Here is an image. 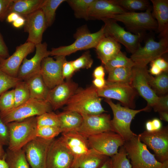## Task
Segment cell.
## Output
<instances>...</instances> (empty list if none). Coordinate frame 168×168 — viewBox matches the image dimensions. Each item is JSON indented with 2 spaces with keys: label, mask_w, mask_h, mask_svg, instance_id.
Masks as SVG:
<instances>
[{
  "label": "cell",
  "mask_w": 168,
  "mask_h": 168,
  "mask_svg": "<svg viewBox=\"0 0 168 168\" xmlns=\"http://www.w3.org/2000/svg\"><path fill=\"white\" fill-rule=\"evenodd\" d=\"M93 85L84 89H78L64 108V111L76 112L81 115L98 114L106 112L103 107L102 99Z\"/></svg>",
  "instance_id": "cell-1"
},
{
  "label": "cell",
  "mask_w": 168,
  "mask_h": 168,
  "mask_svg": "<svg viewBox=\"0 0 168 168\" xmlns=\"http://www.w3.org/2000/svg\"><path fill=\"white\" fill-rule=\"evenodd\" d=\"M105 35L103 26L98 31L91 33L86 26H82L77 29L74 37V42L67 46L54 48L50 51V56H63L66 57L78 51L95 48Z\"/></svg>",
  "instance_id": "cell-2"
},
{
  "label": "cell",
  "mask_w": 168,
  "mask_h": 168,
  "mask_svg": "<svg viewBox=\"0 0 168 168\" xmlns=\"http://www.w3.org/2000/svg\"><path fill=\"white\" fill-rule=\"evenodd\" d=\"M106 102L111 108L113 114L111 124L114 132L120 135L125 141L128 140L136 135L130 129L133 119L136 114L142 111H149L151 108L146 106L138 110H135L115 104L111 99H105Z\"/></svg>",
  "instance_id": "cell-3"
},
{
  "label": "cell",
  "mask_w": 168,
  "mask_h": 168,
  "mask_svg": "<svg viewBox=\"0 0 168 168\" xmlns=\"http://www.w3.org/2000/svg\"><path fill=\"white\" fill-rule=\"evenodd\" d=\"M9 133L8 148L16 151L22 148L36 137V116L7 124Z\"/></svg>",
  "instance_id": "cell-4"
},
{
  "label": "cell",
  "mask_w": 168,
  "mask_h": 168,
  "mask_svg": "<svg viewBox=\"0 0 168 168\" xmlns=\"http://www.w3.org/2000/svg\"><path fill=\"white\" fill-rule=\"evenodd\" d=\"M123 146L130 159L132 168H161L162 163L149 151L138 135L125 141Z\"/></svg>",
  "instance_id": "cell-5"
},
{
  "label": "cell",
  "mask_w": 168,
  "mask_h": 168,
  "mask_svg": "<svg viewBox=\"0 0 168 168\" xmlns=\"http://www.w3.org/2000/svg\"><path fill=\"white\" fill-rule=\"evenodd\" d=\"M152 10L151 6L144 12L127 11L110 18L123 23L128 30L135 34H143L147 30L157 29V23L152 14Z\"/></svg>",
  "instance_id": "cell-6"
},
{
  "label": "cell",
  "mask_w": 168,
  "mask_h": 168,
  "mask_svg": "<svg viewBox=\"0 0 168 168\" xmlns=\"http://www.w3.org/2000/svg\"><path fill=\"white\" fill-rule=\"evenodd\" d=\"M52 107L46 100L30 99L25 103L4 113L0 114L4 123L19 121L52 111Z\"/></svg>",
  "instance_id": "cell-7"
},
{
  "label": "cell",
  "mask_w": 168,
  "mask_h": 168,
  "mask_svg": "<svg viewBox=\"0 0 168 168\" xmlns=\"http://www.w3.org/2000/svg\"><path fill=\"white\" fill-rule=\"evenodd\" d=\"M168 52V36L161 38L158 42L151 38L147 40L143 47L140 45L132 54L130 58L136 64L146 66Z\"/></svg>",
  "instance_id": "cell-8"
},
{
  "label": "cell",
  "mask_w": 168,
  "mask_h": 168,
  "mask_svg": "<svg viewBox=\"0 0 168 168\" xmlns=\"http://www.w3.org/2000/svg\"><path fill=\"white\" fill-rule=\"evenodd\" d=\"M101 20L105 23L103 26L105 35L110 36L122 44L132 54L141 45L143 34H133L125 30L112 18H106Z\"/></svg>",
  "instance_id": "cell-9"
},
{
  "label": "cell",
  "mask_w": 168,
  "mask_h": 168,
  "mask_svg": "<svg viewBox=\"0 0 168 168\" xmlns=\"http://www.w3.org/2000/svg\"><path fill=\"white\" fill-rule=\"evenodd\" d=\"M87 140L90 148L111 157L117 153L118 149L124 145L125 141L120 135L112 131L89 136Z\"/></svg>",
  "instance_id": "cell-10"
},
{
  "label": "cell",
  "mask_w": 168,
  "mask_h": 168,
  "mask_svg": "<svg viewBox=\"0 0 168 168\" xmlns=\"http://www.w3.org/2000/svg\"><path fill=\"white\" fill-rule=\"evenodd\" d=\"M97 93L100 97L117 100L124 107L134 109L135 107L134 99L138 93L130 84L106 81L103 88L97 89Z\"/></svg>",
  "instance_id": "cell-11"
},
{
  "label": "cell",
  "mask_w": 168,
  "mask_h": 168,
  "mask_svg": "<svg viewBox=\"0 0 168 168\" xmlns=\"http://www.w3.org/2000/svg\"><path fill=\"white\" fill-rule=\"evenodd\" d=\"M138 135L140 141L154 151L157 161L162 163L168 160L167 126L152 132L145 131Z\"/></svg>",
  "instance_id": "cell-12"
},
{
  "label": "cell",
  "mask_w": 168,
  "mask_h": 168,
  "mask_svg": "<svg viewBox=\"0 0 168 168\" xmlns=\"http://www.w3.org/2000/svg\"><path fill=\"white\" fill-rule=\"evenodd\" d=\"M74 156L61 137L54 139L48 152L46 168H71Z\"/></svg>",
  "instance_id": "cell-13"
},
{
  "label": "cell",
  "mask_w": 168,
  "mask_h": 168,
  "mask_svg": "<svg viewBox=\"0 0 168 168\" xmlns=\"http://www.w3.org/2000/svg\"><path fill=\"white\" fill-rule=\"evenodd\" d=\"M54 139L47 140L37 137L22 148L31 168H46L48 149Z\"/></svg>",
  "instance_id": "cell-14"
},
{
  "label": "cell",
  "mask_w": 168,
  "mask_h": 168,
  "mask_svg": "<svg viewBox=\"0 0 168 168\" xmlns=\"http://www.w3.org/2000/svg\"><path fill=\"white\" fill-rule=\"evenodd\" d=\"M132 69L133 77L130 85L146 100L147 102V106L151 109L156 102L159 96L149 85L150 74L147 66L135 64Z\"/></svg>",
  "instance_id": "cell-15"
},
{
  "label": "cell",
  "mask_w": 168,
  "mask_h": 168,
  "mask_svg": "<svg viewBox=\"0 0 168 168\" xmlns=\"http://www.w3.org/2000/svg\"><path fill=\"white\" fill-rule=\"evenodd\" d=\"M53 58L47 57L42 60L40 74L48 88L51 89L64 82L62 73V66L66 60L63 56H55Z\"/></svg>",
  "instance_id": "cell-16"
},
{
  "label": "cell",
  "mask_w": 168,
  "mask_h": 168,
  "mask_svg": "<svg viewBox=\"0 0 168 168\" xmlns=\"http://www.w3.org/2000/svg\"><path fill=\"white\" fill-rule=\"evenodd\" d=\"M83 121L77 132L86 138L103 132L113 131L110 114L103 113L98 114L82 115Z\"/></svg>",
  "instance_id": "cell-17"
},
{
  "label": "cell",
  "mask_w": 168,
  "mask_h": 168,
  "mask_svg": "<svg viewBox=\"0 0 168 168\" xmlns=\"http://www.w3.org/2000/svg\"><path fill=\"white\" fill-rule=\"evenodd\" d=\"M35 52L30 59L26 58L23 60L18 72L17 77L22 81L40 73L41 63L43 59L50 56L45 42L35 45Z\"/></svg>",
  "instance_id": "cell-18"
},
{
  "label": "cell",
  "mask_w": 168,
  "mask_h": 168,
  "mask_svg": "<svg viewBox=\"0 0 168 168\" xmlns=\"http://www.w3.org/2000/svg\"><path fill=\"white\" fill-rule=\"evenodd\" d=\"M35 49V44L27 41L17 46L11 56L0 59V70L12 77H17L18 71L23 60Z\"/></svg>",
  "instance_id": "cell-19"
},
{
  "label": "cell",
  "mask_w": 168,
  "mask_h": 168,
  "mask_svg": "<svg viewBox=\"0 0 168 168\" xmlns=\"http://www.w3.org/2000/svg\"><path fill=\"white\" fill-rule=\"evenodd\" d=\"M61 138L74 156L72 168H75L78 162L91 151L87 138L77 132L62 133Z\"/></svg>",
  "instance_id": "cell-20"
},
{
  "label": "cell",
  "mask_w": 168,
  "mask_h": 168,
  "mask_svg": "<svg viewBox=\"0 0 168 168\" xmlns=\"http://www.w3.org/2000/svg\"><path fill=\"white\" fill-rule=\"evenodd\" d=\"M24 18V30L28 34L26 41L35 45L41 43L43 33L47 28L42 11L39 9Z\"/></svg>",
  "instance_id": "cell-21"
},
{
  "label": "cell",
  "mask_w": 168,
  "mask_h": 168,
  "mask_svg": "<svg viewBox=\"0 0 168 168\" xmlns=\"http://www.w3.org/2000/svg\"><path fill=\"white\" fill-rule=\"evenodd\" d=\"M78 89L77 84L70 80H67L49 90L46 101L52 110H57L66 105Z\"/></svg>",
  "instance_id": "cell-22"
},
{
  "label": "cell",
  "mask_w": 168,
  "mask_h": 168,
  "mask_svg": "<svg viewBox=\"0 0 168 168\" xmlns=\"http://www.w3.org/2000/svg\"><path fill=\"white\" fill-rule=\"evenodd\" d=\"M128 11L114 3L112 0H94L88 13L89 20H102Z\"/></svg>",
  "instance_id": "cell-23"
},
{
  "label": "cell",
  "mask_w": 168,
  "mask_h": 168,
  "mask_svg": "<svg viewBox=\"0 0 168 168\" xmlns=\"http://www.w3.org/2000/svg\"><path fill=\"white\" fill-rule=\"evenodd\" d=\"M152 14L157 24V30L161 38L168 36V0H151Z\"/></svg>",
  "instance_id": "cell-24"
},
{
  "label": "cell",
  "mask_w": 168,
  "mask_h": 168,
  "mask_svg": "<svg viewBox=\"0 0 168 168\" xmlns=\"http://www.w3.org/2000/svg\"><path fill=\"white\" fill-rule=\"evenodd\" d=\"M98 58L105 65L120 51V44L112 37L105 35L95 47Z\"/></svg>",
  "instance_id": "cell-25"
},
{
  "label": "cell",
  "mask_w": 168,
  "mask_h": 168,
  "mask_svg": "<svg viewBox=\"0 0 168 168\" xmlns=\"http://www.w3.org/2000/svg\"><path fill=\"white\" fill-rule=\"evenodd\" d=\"M58 115L62 133L77 131L83 121L82 116L74 111H63Z\"/></svg>",
  "instance_id": "cell-26"
},
{
  "label": "cell",
  "mask_w": 168,
  "mask_h": 168,
  "mask_svg": "<svg viewBox=\"0 0 168 168\" xmlns=\"http://www.w3.org/2000/svg\"><path fill=\"white\" fill-rule=\"evenodd\" d=\"M25 81L27 82L28 86L30 99L46 100L49 89L45 84L40 73Z\"/></svg>",
  "instance_id": "cell-27"
},
{
  "label": "cell",
  "mask_w": 168,
  "mask_h": 168,
  "mask_svg": "<svg viewBox=\"0 0 168 168\" xmlns=\"http://www.w3.org/2000/svg\"><path fill=\"white\" fill-rule=\"evenodd\" d=\"M43 1L44 0H13L10 9L9 13L15 12L24 17L40 9Z\"/></svg>",
  "instance_id": "cell-28"
},
{
  "label": "cell",
  "mask_w": 168,
  "mask_h": 168,
  "mask_svg": "<svg viewBox=\"0 0 168 168\" xmlns=\"http://www.w3.org/2000/svg\"><path fill=\"white\" fill-rule=\"evenodd\" d=\"M109 158L91 148L89 153L78 162L75 168H99Z\"/></svg>",
  "instance_id": "cell-29"
},
{
  "label": "cell",
  "mask_w": 168,
  "mask_h": 168,
  "mask_svg": "<svg viewBox=\"0 0 168 168\" xmlns=\"http://www.w3.org/2000/svg\"><path fill=\"white\" fill-rule=\"evenodd\" d=\"M108 73L107 82L131 85L133 77L132 67L116 68Z\"/></svg>",
  "instance_id": "cell-30"
},
{
  "label": "cell",
  "mask_w": 168,
  "mask_h": 168,
  "mask_svg": "<svg viewBox=\"0 0 168 168\" xmlns=\"http://www.w3.org/2000/svg\"><path fill=\"white\" fill-rule=\"evenodd\" d=\"M4 159L8 168H30L25 153L22 148L16 151L7 149Z\"/></svg>",
  "instance_id": "cell-31"
},
{
  "label": "cell",
  "mask_w": 168,
  "mask_h": 168,
  "mask_svg": "<svg viewBox=\"0 0 168 168\" xmlns=\"http://www.w3.org/2000/svg\"><path fill=\"white\" fill-rule=\"evenodd\" d=\"M149 83L151 88L157 96L160 95L161 96L166 95L168 91V72H163L155 77L150 74Z\"/></svg>",
  "instance_id": "cell-32"
},
{
  "label": "cell",
  "mask_w": 168,
  "mask_h": 168,
  "mask_svg": "<svg viewBox=\"0 0 168 168\" xmlns=\"http://www.w3.org/2000/svg\"><path fill=\"white\" fill-rule=\"evenodd\" d=\"M66 0H44L40 9L44 15L47 28L51 26L54 22L58 7Z\"/></svg>",
  "instance_id": "cell-33"
},
{
  "label": "cell",
  "mask_w": 168,
  "mask_h": 168,
  "mask_svg": "<svg viewBox=\"0 0 168 168\" xmlns=\"http://www.w3.org/2000/svg\"><path fill=\"white\" fill-rule=\"evenodd\" d=\"M94 0H67L77 18L89 20L88 13L91 6Z\"/></svg>",
  "instance_id": "cell-34"
},
{
  "label": "cell",
  "mask_w": 168,
  "mask_h": 168,
  "mask_svg": "<svg viewBox=\"0 0 168 168\" xmlns=\"http://www.w3.org/2000/svg\"><path fill=\"white\" fill-rule=\"evenodd\" d=\"M113 2L128 11L146 10L150 6L147 0H112Z\"/></svg>",
  "instance_id": "cell-35"
},
{
  "label": "cell",
  "mask_w": 168,
  "mask_h": 168,
  "mask_svg": "<svg viewBox=\"0 0 168 168\" xmlns=\"http://www.w3.org/2000/svg\"><path fill=\"white\" fill-rule=\"evenodd\" d=\"M136 64L121 51L105 65V68L108 72L114 68L120 67H133Z\"/></svg>",
  "instance_id": "cell-36"
},
{
  "label": "cell",
  "mask_w": 168,
  "mask_h": 168,
  "mask_svg": "<svg viewBox=\"0 0 168 168\" xmlns=\"http://www.w3.org/2000/svg\"><path fill=\"white\" fill-rule=\"evenodd\" d=\"M14 90L15 100L14 108L25 103L30 99L29 90L26 81H21L18 82Z\"/></svg>",
  "instance_id": "cell-37"
},
{
  "label": "cell",
  "mask_w": 168,
  "mask_h": 168,
  "mask_svg": "<svg viewBox=\"0 0 168 168\" xmlns=\"http://www.w3.org/2000/svg\"><path fill=\"white\" fill-rule=\"evenodd\" d=\"M127 155L124 146L120 147L117 153L110 158L112 168H132L131 164L127 158Z\"/></svg>",
  "instance_id": "cell-38"
},
{
  "label": "cell",
  "mask_w": 168,
  "mask_h": 168,
  "mask_svg": "<svg viewBox=\"0 0 168 168\" xmlns=\"http://www.w3.org/2000/svg\"><path fill=\"white\" fill-rule=\"evenodd\" d=\"M37 126H49L59 127L58 114L50 111L36 116Z\"/></svg>",
  "instance_id": "cell-39"
},
{
  "label": "cell",
  "mask_w": 168,
  "mask_h": 168,
  "mask_svg": "<svg viewBox=\"0 0 168 168\" xmlns=\"http://www.w3.org/2000/svg\"><path fill=\"white\" fill-rule=\"evenodd\" d=\"M22 81L18 77H12L0 70V96Z\"/></svg>",
  "instance_id": "cell-40"
},
{
  "label": "cell",
  "mask_w": 168,
  "mask_h": 168,
  "mask_svg": "<svg viewBox=\"0 0 168 168\" xmlns=\"http://www.w3.org/2000/svg\"><path fill=\"white\" fill-rule=\"evenodd\" d=\"M14 105V89L4 92L0 96V114L12 109Z\"/></svg>",
  "instance_id": "cell-41"
},
{
  "label": "cell",
  "mask_w": 168,
  "mask_h": 168,
  "mask_svg": "<svg viewBox=\"0 0 168 168\" xmlns=\"http://www.w3.org/2000/svg\"><path fill=\"white\" fill-rule=\"evenodd\" d=\"M61 133L59 127L37 126L36 137L47 140H52Z\"/></svg>",
  "instance_id": "cell-42"
},
{
  "label": "cell",
  "mask_w": 168,
  "mask_h": 168,
  "mask_svg": "<svg viewBox=\"0 0 168 168\" xmlns=\"http://www.w3.org/2000/svg\"><path fill=\"white\" fill-rule=\"evenodd\" d=\"M71 61L75 72L81 69L90 68L93 62L89 51L85 52L79 57Z\"/></svg>",
  "instance_id": "cell-43"
},
{
  "label": "cell",
  "mask_w": 168,
  "mask_h": 168,
  "mask_svg": "<svg viewBox=\"0 0 168 168\" xmlns=\"http://www.w3.org/2000/svg\"><path fill=\"white\" fill-rule=\"evenodd\" d=\"M9 133L8 126L2 120L0 116V144L8 146Z\"/></svg>",
  "instance_id": "cell-44"
},
{
  "label": "cell",
  "mask_w": 168,
  "mask_h": 168,
  "mask_svg": "<svg viewBox=\"0 0 168 168\" xmlns=\"http://www.w3.org/2000/svg\"><path fill=\"white\" fill-rule=\"evenodd\" d=\"M152 108L155 112L168 111V95L159 96L156 102Z\"/></svg>",
  "instance_id": "cell-45"
},
{
  "label": "cell",
  "mask_w": 168,
  "mask_h": 168,
  "mask_svg": "<svg viewBox=\"0 0 168 168\" xmlns=\"http://www.w3.org/2000/svg\"><path fill=\"white\" fill-rule=\"evenodd\" d=\"M13 0H0V21L6 18L9 13L10 7Z\"/></svg>",
  "instance_id": "cell-46"
},
{
  "label": "cell",
  "mask_w": 168,
  "mask_h": 168,
  "mask_svg": "<svg viewBox=\"0 0 168 168\" xmlns=\"http://www.w3.org/2000/svg\"><path fill=\"white\" fill-rule=\"evenodd\" d=\"M75 72L72 61L66 60L62 66V73L63 79L70 80Z\"/></svg>",
  "instance_id": "cell-47"
},
{
  "label": "cell",
  "mask_w": 168,
  "mask_h": 168,
  "mask_svg": "<svg viewBox=\"0 0 168 168\" xmlns=\"http://www.w3.org/2000/svg\"><path fill=\"white\" fill-rule=\"evenodd\" d=\"M9 56L8 48L0 33V59L6 58Z\"/></svg>",
  "instance_id": "cell-48"
},
{
  "label": "cell",
  "mask_w": 168,
  "mask_h": 168,
  "mask_svg": "<svg viewBox=\"0 0 168 168\" xmlns=\"http://www.w3.org/2000/svg\"><path fill=\"white\" fill-rule=\"evenodd\" d=\"M151 62L158 66L162 72H168V63L163 58L160 57Z\"/></svg>",
  "instance_id": "cell-49"
},
{
  "label": "cell",
  "mask_w": 168,
  "mask_h": 168,
  "mask_svg": "<svg viewBox=\"0 0 168 168\" xmlns=\"http://www.w3.org/2000/svg\"><path fill=\"white\" fill-rule=\"evenodd\" d=\"M105 74V68L101 65L96 68L93 73L94 78H104Z\"/></svg>",
  "instance_id": "cell-50"
},
{
  "label": "cell",
  "mask_w": 168,
  "mask_h": 168,
  "mask_svg": "<svg viewBox=\"0 0 168 168\" xmlns=\"http://www.w3.org/2000/svg\"><path fill=\"white\" fill-rule=\"evenodd\" d=\"M93 85L97 89H101L103 88L106 84V81L104 78H94L92 81Z\"/></svg>",
  "instance_id": "cell-51"
},
{
  "label": "cell",
  "mask_w": 168,
  "mask_h": 168,
  "mask_svg": "<svg viewBox=\"0 0 168 168\" xmlns=\"http://www.w3.org/2000/svg\"><path fill=\"white\" fill-rule=\"evenodd\" d=\"M151 63V68L148 72L151 74L156 76L160 74L163 72L161 69L156 65L152 62Z\"/></svg>",
  "instance_id": "cell-52"
},
{
  "label": "cell",
  "mask_w": 168,
  "mask_h": 168,
  "mask_svg": "<svg viewBox=\"0 0 168 168\" xmlns=\"http://www.w3.org/2000/svg\"><path fill=\"white\" fill-rule=\"evenodd\" d=\"M25 23V18L20 16L16 20L12 23V25L14 27L18 28L24 26Z\"/></svg>",
  "instance_id": "cell-53"
},
{
  "label": "cell",
  "mask_w": 168,
  "mask_h": 168,
  "mask_svg": "<svg viewBox=\"0 0 168 168\" xmlns=\"http://www.w3.org/2000/svg\"><path fill=\"white\" fill-rule=\"evenodd\" d=\"M153 131L158 130L162 128L161 121L157 118H155L151 120Z\"/></svg>",
  "instance_id": "cell-54"
},
{
  "label": "cell",
  "mask_w": 168,
  "mask_h": 168,
  "mask_svg": "<svg viewBox=\"0 0 168 168\" xmlns=\"http://www.w3.org/2000/svg\"><path fill=\"white\" fill-rule=\"evenodd\" d=\"M20 16L16 12H11L7 15L6 19L7 22L12 23Z\"/></svg>",
  "instance_id": "cell-55"
},
{
  "label": "cell",
  "mask_w": 168,
  "mask_h": 168,
  "mask_svg": "<svg viewBox=\"0 0 168 168\" xmlns=\"http://www.w3.org/2000/svg\"><path fill=\"white\" fill-rule=\"evenodd\" d=\"M159 113L161 119L166 122L168 121V111H161Z\"/></svg>",
  "instance_id": "cell-56"
},
{
  "label": "cell",
  "mask_w": 168,
  "mask_h": 168,
  "mask_svg": "<svg viewBox=\"0 0 168 168\" xmlns=\"http://www.w3.org/2000/svg\"><path fill=\"white\" fill-rule=\"evenodd\" d=\"M145 126L146 129V131L149 132L153 131L151 120H149L147 121L146 124Z\"/></svg>",
  "instance_id": "cell-57"
},
{
  "label": "cell",
  "mask_w": 168,
  "mask_h": 168,
  "mask_svg": "<svg viewBox=\"0 0 168 168\" xmlns=\"http://www.w3.org/2000/svg\"><path fill=\"white\" fill-rule=\"evenodd\" d=\"M99 168H112L110 158H109Z\"/></svg>",
  "instance_id": "cell-58"
},
{
  "label": "cell",
  "mask_w": 168,
  "mask_h": 168,
  "mask_svg": "<svg viewBox=\"0 0 168 168\" xmlns=\"http://www.w3.org/2000/svg\"><path fill=\"white\" fill-rule=\"evenodd\" d=\"M0 168H8L7 165L4 159H0Z\"/></svg>",
  "instance_id": "cell-59"
},
{
  "label": "cell",
  "mask_w": 168,
  "mask_h": 168,
  "mask_svg": "<svg viewBox=\"0 0 168 168\" xmlns=\"http://www.w3.org/2000/svg\"><path fill=\"white\" fill-rule=\"evenodd\" d=\"M3 145L0 144V159H2L4 158L6 152H5Z\"/></svg>",
  "instance_id": "cell-60"
},
{
  "label": "cell",
  "mask_w": 168,
  "mask_h": 168,
  "mask_svg": "<svg viewBox=\"0 0 168 168\" xmlns=\"http://www.w3.org/2000/svg\"><path fill=\"white\" fill-rule=\"evenodd\" d=\"M162 163V165L161 168H168V160H165Z\"/></svg>",
  "instance_id": "cell-61"
},
{
  "label": "cell",
  "mask_w": 168,
  "mask_h": 168,
  "mask_svg": "<svg viewBox=\"0 0 168 168\" xmlns=\"http://www.w3.org/2000/svg\"></svg>",
  "instance_id": "cell-62"
}]
</instances>
